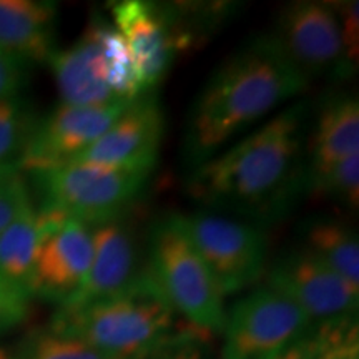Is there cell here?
<instances>
[{"label": "cell", "mask_w": 359, "mask_h": 359, "mask_svg": "<svg viewBox=\"0 0 359 359\" xmlns=\"http://www.w3.org/2000/svg\"><path fill=\"white\" fill-rule=\"evenodd\" d=\"M62 103L77 107H102L120 103L105 77L102 52L88 30L65 50L48 58Z\"/></svg>", "instance_id": "cell-16"}, {"label": "cell", "mask_w": 359, "mask_h": 359, "mask_svg": "<svg viewBox=\"0 0 359 359\" xmlns=\"http://www.w3.org/2000/svg\"><path fill=\"white\" fill-rule=\"evenodd\" d=\"M42 230L37 212L29 203L0 235V283L30 294V278Z\"/></svg>", "instance_id": "cell-19"}, {"label": "cell", "mask_w": 359, "mask_h": 359, "mask_svg": "<svg viewBox=\"0 0 359 359\" xmlns=\"http://www.w3.org/2000/svg\"><path fill=\"white\" fill-rule=\"evenodd\" d=\"M178 222L224 296L248 288L266 269V235L258 224L210 210L178 215Z\"/></svg>", "instance_id": "cell-6"}, {"label": "cell", "mask_w": 359, "mask_h": 359, "mask_svg": "<svg viewBox=\"0 0 359 359\" xmlns=\"http://www.w3.org/2000/svg\"><path fill=\"white\" fill-rule=\"evenodd\" d=\"M299 246L359 290V241L349 224L326 215L308 218Z\"/></svg>", "instance_id": "cell-18"}, {"label": "cell", "mask_w": 359, "mask_h": 359, "mask_svg": "<svg viewBox=\"0 0 359 359\" xmlns=\"http://www.w3.org/2000/svg\"><path fill=\"white\" fill-rule=\"evenodd\" d=\"M0 359H17V353H12L11 349L0 346Z\"/></svg>", "instance_id": "cell-30"}, {"label": "cell", "mask_w": 359, "mask_h": 359, "mask_svg": "<svg viewBox=\"0 0 359 359\" xmlns=\"http://www.w3.org/2000/svg\"><path fill=\"white\" fill-rule=\"evenodd\" d=\"M32 175L42 195L39 212L95 228L123 218L151 172L72 161Z\"/></svg>", "instance_id": "cell-5"}, {"label": "cell", "mask_w": 359, "mask_h": 359, "mask_svg": "<svg viewBox=\"0 0 359 359\" xmlns=\"http://www.w3.org/2000/svg\"><path fill=\"white\" fill-rule=\"evenodd\" d=\"M127 103L102 107L60 103L50 115L35 125L19 168L34 173L74 161L109 130Z\"/></svg>", "instance_id": "cell-11"}, {"label": "cell", "mask_w": 359, "mask_h": 359, "mask_svg": "<svg viewBox=\"0 0 359 359\" xmlns=\"http://www.w3.org/2000/svg\"><path fill=\"white\" fill-rule=\"evenodd\" d=\"M175 316L145 269L123 293L79 309H60L50 330L111 359H147L180 336Z\"/></svg>", "instance_id": "cell-3"}, {"label": "cell", "mask_w": 359, "mask_h": 359, "mask_svg": "<svg viewBox=\"0 0 359 359\" xmlns=\"http://www.w3.org/2000/svg\"><path fill=\"white\" fill-rule=\"evenodd\" d=\"M17 359H111L80 339L48 330L30 338Z\"/></svg>", "instance_id": "cell-23"}, {"label": "cell", "mask_w": 359, "mask_h": 359, "mask_svg": "<svg viewBox=\"0 0 359 359\" xmlns=\"http://www.w3.org/2000/svg\"><path fill=\"white\" fill-rule=\"evenodd\" d=\"M25 62L0 52V100L17 97L27 74Z\"/></svg>", "instance_id": "cell-27"}, {"label": "cell", "mask_w": 359, "mask_h": 359, "mask_svg": "<svg viewBox=\"0 0 359 359\" xmlns=\"http://www.w3.org/2000/svg\"><path fill=\"white\" fill-rule=\"evenodd\" d=\"M92 263L79 290L60 309H79L123 293L145 273L133 231L123 218L92 228Z\"/></svg>", "instance_id": "cell-14"}, {"label": "cell", "mask_w": 359, "mask_h": 359, "mask_svg": "<svg viewBox=\"0 0 359 359\" xmlns=\"http://www.w3.org/2000/svg\"><path fill=\"white\" fill-rule=\"evenodd\" d=\"M314 195L343 201L351 208H358L359 203V154L348 156L339 161L321 182L311 188Z\"/></svg>", "instance_id": "cell-24"}, {"label": "cell", "mask_w": 359, "mask_h": 359, "mask_svg": "<svg viewBox=\"0 0 359 359\" xmlns=\"http://www.w3.org/2000/svg\"><path fill=\"white\" fill-rule=\"evenodd\" d=\"M42 238L35 255L30 296L65 303L82 285L92 263V231L75 219L37 212Z\"/></svg>", "instance_id": "cell-10"}, {"label": "cell", "mask_w": 359, "mask_h": 359, "mask_svg": "<svg viewBox=\"0 0 359 359\" xmlns=\"http://www.w3.org/2000/svg\"><path fill=\"white\" fill-rule=\"evenodd\" d=\"M359 150V103L353 95H336L326 100L318 111L316 122L306 143V193L326 177L327 172L358 155Z\"/></svg>", "instance_id": "cell-15"}, {"label": "cell", "mask_w": 359, "mask_h": 359, "mask_svg": "<svg viewBox=\"0 0 359 359\" xmlns=\"http://www.w3.org/2000/svg\"><path fill=\"white\" fill-rule=\"evenodd\" d=\"M147 359H205L195 334H180L172 343Z\"/></svg>", "instance_id": "cell-29"}, {"label": "cell", "mask_w": 359, "mask_h": 359, "mask_svg": "<svg viewBox=\"0 0 359 359\" xmlns=\"http://www.w3.org/2000/svg\"><path fill=\"white\" fill-rule=\"evenodd\" d=\"M311 107L296 102L193 170L188 193L205 210L255 224L288 215L306 193Z\"/></svg>", "instance_id": "cell-1"}, {"label": "cell", "mask_w": 359, "mask_h": 359, "mask_svg": "<svg viewBox=\"0 0 359 359\" xmlns=\"http://www.w3.org/2000/svg\"><path fill=\"white\" fill-rule=\"evenodd\" d=\"M30 294L0 283V334L20 325L29 313Z\"/></svg>", "instance_id": "cell-26"}, {"label": "cell", "mask_w": 359, "mask_h": 359, "mask_svg": "<svg viewBox=\"0 0 359 359\" xmlns=\"http://www.w3.org/2000/svg\"><path fill=\"white\" fill-rule=\"evenodd\" d=\"M308 85L271 34L250 39L210 75L193 102L183 137L187 167L195 170L213 158Z\"/></svg>", "instance_id": "cell-2"}, {"label": "cell", "mask_w": 359, "mask_h": 359, "mask_svg": "<svg viewBox=\"0 0 359 359\" xmlns=\"http://www.w3.org/2000/svg\"><path fill=\"white\" fill-rule=\"evenodd\" d=\"M111 15L132 53L142 93L154 92L180 47L177 15L172 8L145 0L115 2Z\"/></svg>", "instance_id": "cell-13"}, {"label": "cell", "mask_w": 359, "mask_h": 359, "mask_svg": "<svg viewBox=\"0 0 359 359\" xmlns=\"http://www.w3.org/2000/svg\"><path fill=\"white\" fill-rule=\"evenodd\" d=\"M55 19L52 2L0 0V52L27 65L48 60L55 52Z\"/></svg>", "instance_id": "cell-17"}, {"label": "cell", "mask_w": 359, "mask_h": 359, "mask_svg": "<svg viewBox=\"0 0 359 359\" xmlns=\"http://www.w3.org/2000/svg\"><path fill=\"white\" fill-rule=\"evenodd\" d=\"M311 326L302 308L263 286L226 313L222 359H278Z\"/></svg>", "instance_id": "cell-7"}, {"label": "cell", "mask_w": 359, "mask_h": 359, "mask_svg": "<svg viewBox=\"0 0 359 359\" xmlns=\"http://www.w3.org/2000/svg\"><path fill=\"white\" fill-rule=\"evenodd\" d=\"M37 120L24 98L0 100V172L19 170Z\"/></svg>", "instance_id": "cell-22"}, {"label": "cell", "mask_w": 359, "mask_h": 359, "mask_svg": "<svg viewBox=\"0 0 359 359\" xmlns=\"http://www.w3.org/2000/svg\"><path fill=\"white\" fill-rule=\"evenodd\" d=\"M165 133V115L154 92L127 103L109 130L74 161L154 172ZM72 163V161H70Z\"/></svg>", "instance_id": "cell-12"}, {"label": "cell", "mask_w": 359, "mask_h": 359, "mask_svg": "<svg viewBox=\"0 0 359 359\" xmlns=\"http://www.w3.org/2000/svg\"><path fill=\"white\" fill-rule=\"evenodd\" d=\"M271 35L308 80L330 74L339 79L351 75L339 13L331 4L314 0L290 4L283 8Z\"/></svg>", "instance_id": "cell-9"}, {"label": "cell", "mask_w": 359, "mask_h": 359, "mask_svg": "<svg viewBox=\"0 0 359 359\" xmlns=\"http://www.w3.org/2000/svg\"><path fill=\"white\" fill-rule=\"evenodd\" d=\"M29 203V190L19 172H0V235Z\"/></svg>", "instance_id": "cell-25"}, {"label": "cell", "mask_w": 359, "mask_h": 359, "mask_svg": "<svg viewBox=\"0 0 359 359\" xmlns=\"http://www.w3.org/2000/svg\"><path fill=\"white\" fill-rule=\"evenodd\" d=\"M356 320L311 326L278 359H358Z\"/></svg>", "instance_id": "cell-21"}, {"label": "cell", "mask_w": 359, "mask_h": 359, "mask_svg": "<svg viewBox=\"0 0 359 359\" xmlns=\"http://www.w3.org/2000/svg\"><path fill=\"white\" fill-rule=\"evenodd\" d=\"M87 30L92 34L100 48L107 83L114 95L120 102H132L133 98L140 97L142 90L138 83L137 70H135L132 53H130L122 34L103 17L92 19Z\"/></svg>", "instance_id": "cell-20"}, {"label": "cell", "mask_w": 359, "mask_h": 359, "mask_svg": "<svg viewBox=\"0 0 359 359\" xmlns=\"http://www.w3.org/2000/svg\"><path fill=\"white\" fill-rule=\"evenodd\" d=\"M147 275L175 313L205 333L223 331L224 294L178 222L168 215L151 226Z\"/></svg>", "instance_id": "cell-4"}, {"label": "cell", "mask_w": 359, "mask_h": 359, "mask_svg": "<svg viewBox=\"0 0 359 359\" xmlns=\"http://www.w3.org/2000/svg\"><path fill=\"white\" fill-rule=\"evenodd\" d=\"M336 11L339 13L341 27H343L346 64L353 74V65L358 64V2L341 4Z\"/></svg>", "instance_id": "cell-28"}, {"label": "cell", "mask_w": 359, "mask_h": 359, "mask_svg": "<svg viewBox=\"0 0 359 359\" xmlns=\"http://www.w3.org/2000/svg\"><path fill=\"white\" fill-rule=\"evenodd\" d=\"M266 286L302 308L313 326L356 320L359 290L303 246L275 259L266 273Z\"/></svg>", "instance_id": "cell-8"}]
</instances>
